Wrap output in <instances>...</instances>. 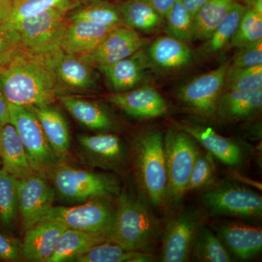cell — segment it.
Returning a JSON list of instances; mask_svg holds the SVG:
<instances>
[{"label":"cell","instance_id":"cell-38","mask_svg":"<svg viewBox=\"0 0 262 262\" xmlns=\"http://www.w3.org/2000/svg\"><path fill=\"white\" fill-rule=\"evenodd\" d=\"M60 7H69L74 9V0H13L7 22L16 21Z\"/></svg>","mask_w":262,"mask_h":262},{"label":"cell","instance_id":"cell-25","mask_svg":"<svg viewBox=\"0 0 262 262\" xmlns=\"http://www.w3.org/2000/svg\"><path fill=\"white\" fill-rule=\"evenodd\" d=\"M262 106V90L256 91H224L216 112L226 120H244L253 117Z\"/></svg>","mask_w":262,"mask_h":262},{"label":"cell","instance_id":"cell-34","mask_svg":"<svg viewBox=\"0 0 262 262\" xmlns=\"http://www.w3.org/2000/svg\"><path fill=\"white\" fill-rule=\"evenodd\" d=\"M246 8L247 7L242 3L237 1L234 2L228 14L208 39L206 46L207 51L215 53L223 49L230 42Z\"/></svg>","mask_w":262,"mask_h":262},{"label":"cell","instance_id":"cell-17","mask_svg":"<svg viewBox=\"0 0 262 262\" xmlns=\"http://www.w3.org/2000/svg\"><path fill=\"white\" fill-rule=\"evenodd\" d=\"M116 27H118L88 20H67L60 48L68 54L83 56L94 51L103 38Z\"/></svg>","mask_w":262,"mask_h":262},{"label":"cell","instance_id":"cell-2","mask_svg":"<svg viewBox=\"0 0 262 262\" xmlns=\"http://www.w3.org/2000/svg\"><path fill=\"white\" fill-rule=\"evenodd\" d=\"M158 237V225L147 203L134 193L120 192L108 241L127 251L149 253Z\"/></svg>","mask_w":262,"mask_h":262},{"label":"cell","instance_id":"cell-7","mask_svg":"<svg viewBox=\"0 0 262 262\" xmlns=\"http://www.w3.org/2000/svg\"><path fill=\"white\" fill-rule=\"evenodd\" d=\"M10 123L15 127L33 171L46 179L60 158L50 145L37 117L30 108L9 103Z\"/></svg>","mask_w":262,"mask_h":262},{"label":"cell","instance_id":"cell-21","mask_svg":"<svg viewBox=\"0 0 262 262\" xmlns=\"http://www.w3.org/2000/svg\"><path fill=\"white\" fill-rule=\"evenodd\" d=\"M179 128L192 136L209 154L226 165L236 167L243 161L241 147L234 141L217 134L211 127L184 124L179 125Z\"/></svg>","mask_w":262,"mask_h":262},{"label":"cell","instance_id":"cell-49","mask_svg":"<svg viewBox=\"0 0 262 262\" xmlns=\"http://www.w3.org/2000/svg\"><path fill=\"white\" fill-rule=\"evenodd\" d=\"M88 1H89V0H74L75 8L76 7L79 6V5L82 4V3H85V2ZM107 1L113 2V3H122V2L125 1V0H107Z\"/></svg>","mask_w":262,"mask_h":262},{"label":"cell","instance_id":"cell-3","mask_svg":"<svg viewBox=\"0 0 262 262\" xmlns=\"http://www.w3.org/2000/svg\"><path fill=\"white\" fill-rule=\"evenodd\" d=\"M47 178L56 194L71 203L112 198L120 192L118 180L112 174L95 173L66 164H57Z\"/></svg>","mask_w":262,"mask_h":262},{"label":"cell","instance_id":"cell-28","mask_svg":"<svg viewBox=\"0 0 262 262\" xmlns=\"http://www.w3.org/2000/svg\"><path fill=\"white\" fill-rule=\"evenodd\" d=\"M125 27L149 33L161 27L164 18L146 0H125L117 3Z\"/></svg>","mask_w":262,"mask_h":262},{"label":"cell","instance_id":"cell-39","mask_svg":"<svg viewBox=\"0 0 262 262\" xmlns=\"http://www.w3.org/2000/svg\"><path fill=\"white\" fill-rule=\"evenodd\" d=\"M215 174L213 156L199 151L188 182L187 192L209 187L214 181Z\"/></svg>","mask_w":262,"mask_h":262},{"label":"cell","instance_id":"cell-44","mask_svg":"<svg viewBox=\"0 0 262 262\" xmlns=\"http://www.w3.org/2000/svg\"><path fill=\"white\" fill-rule=\"evenodd\" d=\"M154 7L155 10L165 18L167 12L171 8L176 0H146Z\"/></svg>","mask_w":262,"mask_h":262},{"label":"cell","instance_id":"cell-15","mask_svg":"<svg viewBox=\"0 0 262 262\" xmlns=\"http://www.w3.org/2000/svg\"><path fill=\"white\" fill-rule=\"evenodd\" d=\"M108 101L129 116L150 119L163 116L168 112L166 101L153 88L142 86L122 93H114Z\"/></svg>","mask_w":262,"mask_h":262},{"label":"cell","instance_id":"cell-8","mask_svg":"<svg viewBox=\"0 0 262 262\" xmlns=\"http://www.w3.org/2000/svg\"><path fill=\"white\" fill-rule=\"evenodd\" d=\"M110 199L92 200L75 206H53L42 221H56L67 228L103 234L108 237L115 209L108 202Z\"/></svg>","mask_w":262,"mask_h":262},{"label":"cell","instance_id":"cell-14","mask_svg":"<svg viewBox=\"0 0 262 262\" xmlns=\"http://www.w3.org/2000/svg\"><path fill=\"white\" fill-rule=\"evenodd\" d=\"M78 143L87 159L96 166L118 170L126 165V149L115 134H82L78 136Z\"/></svg>","mask_w":262,"mask_h":262},{"label":"cell","instance_id":"cell-4","mask_svg":"<svg viewBox=\"0 0 262 262\" xmlns=\"http://www.w3.org/2000/svg\"><path fill=\"white\" fill-rule=\"evenodd\" d=\"M136 177L144 194L155 206L167 200L168 177L164 136L161 131H148L134 142Z\"/></svg>","mask_w":262,"mask_h":262},{"label":"cell","instance_id":"cell-13","mask_svg":"<svg viewBox=\"0 0 262 262\" xmlns=\"http://www.w3.org/2000/svg\"><path fill=\"white\" fill-rule=\"evenodd\" d=\"M146 42L138 32L121 26L108 33L94 51L78 57L84 63L99 70L142 49Z\"/></svg>","mask_w":262,"mask_h":262},{"label":"cell","instance_id":"cell-35","mask_svg":"<svg viewBox=\"0 0 262 262\" xmlns=\"http://www.w3.org/2000/svg\"><path fill=\"white\" fill-rule=\"evenodd\" d=\"M164 20L170 36L184 42L192 40L193 17L186 9L182 0L174 2Z\"/></svg>","mask_w":262,"mask_h":262},{"label":"cell","instance_id":"cell-47","mask_svg":"<svg viewBox=\"0 0 262 262\" xmlns=\"http://www.w3.org/2000/svg\"><path fill=\"white\" fill-rule=\"evenodd\" d=\"M10 13L9 10L5 9L3 7L0 6V23L6 22L9 18Z\"/></svg>","mask_w":262,"mask_h":262},{"label":"cell","instance_id":"cell-36","mask_svg":"<svg viewBox=\"0 0 262 262\" xmlns=\"http://www.w3.org/2000/svg\"><path fill=\"white\" fill-rule=\"evenodd\" d=\"M225 91H256L262 90V65L233 68L229 65Z\"/></svg>","mask_w":262,"mask_h":262},{"label":"cell","instance_id":"cell-16","mask_svg":"<svg viewBox=\"0 0 262 262\" xmlns=\"http://www.w3.org/2000/svg\"><path fill=\"white\" fill-rule=\"evenodd\" d=\"M67 227L61 222L44 220L25 231L21 246L23 259L48 262Z\"/></svg>","mask_w":262,"mask_h":262},{"label":"cell","instance_id":"cell-27","mask_svg":"<svg viewBox=\"0 0 262 262\" xmlns=\"http://www.w3.org/2000/svg\"><path fill=\"white\" fill-rule=\"evenodd\" d=\"M149 59L155 65L165 70H174L187 65L192 55L185 42L169 36L158 38L150 46Z\"/></svg>","mask_w":262,"mask_h":262},{"label":"cell","instance_id":"cell-45","mask_svg":"<svg viewBox=\"0 0 262 262\" xmlns=\"http://www.w3.org/2000/svg\"><path fill=\"white\" fill-rule=\"evenodd\" d=\"M209 0H182L183 5L185 7L186 9L192 15L193 18L202 7Z\"/></svg>","mask_w":262,"mask_h":262},{"label":"cell","instance_id":"cell-33","mask_svg":"<svg viewBox=\"0 0 262 262\" xmlns=\"http://www.w3.org/2000/svg\"><path fill=\"white\" fill-rule=\"evenodd\" d=\"M191 256L196 261L202 262L232 261L228 250L220 237L206 227H201L196 233Z\"/></svg>","mask_w":262,"mask_h":262},{"label":"cell","instance_id":"cell-46","mask_svg":"<svg viewBox=\"0 0 262 262\" xmlns=\"http://www.w3.org/2000/svg\"><path fill=\"white\" fill-rule=\"evenodd\" d=\"M246 5L247 8L256 10L258 13H262V0H236Z\"/></svg>","mask_w":262,"mask_h":262},{"label":"cell","instance_id":"cell-42","mask_svg":"<svg viewBox=\"0 0 262 262\" xmlns=\"http://www.w3.org/2000/svg\"><path fill=\"white\" fill-rule=\"evenodd\" d=\"M22 259L20 243L10 236L0 233V260L20 261Z\"/></svg>","mask_w":262,"mask_h":262},{"label":"cell","instance_id":"cell-26","mask_svg":"<svg viewBox=\"0 0 262 262\" xmlns=\"http://www.w3.org/2000/svg\"><path fill=\"white\" fill-rule=\"evenodd\" d=\"M106 241H110L103 234L67 228L48 262L73 261L75 258Z\"/></svg>","mask_w":262,"mask_h":262},{"label":"cell","instance_id":"cell-12","mask_svg":"<svg viewBox=\"0 0 262 262\" xmlns=\"http://www.w3.org/2000/svg\"><path fill=\"white\" fill-rule=\"evenodd\" d=\"M201 215L198 212L184 211L169 222L163 235L161 261H189L193 244L202 227Z\"/></svg>","mask_w":262,"mask_h":262},{"label":"cell","instance_id":"cell-41","mask_svg":"<svg viewBox=\"0 0 262 262\" xmlns=\"http://www.w3.org/2000/svg\"><path fill=\"white\" fill-rule=\"evenodd\" d=\"M237 49L231 67L246 68L262 65V39Z\"/></svg>","mask_w":262,"mask_h":262},{"label":"cell","instance_id":"cell-23","mask_svg":"<svg viewBox=\"0 0 262 262\" xmlns=\"http://www.w3.org/2000/svg\"><path fill=\"white\" fill-rule=\"evenodd\" d=\"M58 99L63 107L83 126L98 131L113 128L114 120L111 114L100 103L65 94Z\"/></svg>","mask_w":262,"mask_h":262},{"label":"cell","instance_id":"cell-1","mask_svg":"<svg viewBox=\"0 0 262 262\" xmlns=\"http://www.w3.org/2000/svg\"><path fill=\"white\" fill-rule=\"evenodd\" d=\"M0 89L8 102L27 108L53 104L65 90L48 56L25 51L0 68Z\"/></svg>","mask_w":262,"mask_h":262},{"label":"cell","instance_id":"cell-24","mask_svg":"<svg viewBox=\"0 0 262 262\" xmlns=\"http://www.w3.org/2000/svg\"><path fill=\"white\" fill-rule=\"evenodd\" d=\"M34 113L57 156L61 159L70 149V134L68 124L63 115L51 105L29 108Z\"/></svg>","mask_w":262,"mask_h":262},{"label":"cell","instance_id":"cell-22","mask_svg":"<svg viewBox=\"0 0 262 262\" xmlns=\"http://www.w3.org/2000/svg\"><path fill=\"white\" fill-rule=\"evenodd\" d=\"M1 168L20 179L34 173L22 141L10 122L0 127Z\"/></svg>","mask_w":262,"mask_h":262},{"label":"cell","instance_id":"cell-5","mask_svg":"<svg viewBox=\"0 0 262 262\" xmlns=\"http://www.w3.org/2000/svg\"><path fill=\"white\" fill-rule=\"evenodd\" d=\"M71 10L69 7H60L8 23L18 34L24 51L48 56L60 49Z\"/></svg>","mask_w":262,"mask_h":262},{"label":"cell","instance_id":"cell-43","mask_svg":"<svg viewBox=\"0 0 262 262\" xmlns=\"http://www.w3.org/2000/svg\"><path fill=\"white\" fill-rule=\"evenodd\" d=\"M10 122L9 102L0 89V127Z\"/></svg>","mask_w":262,"mask_h":262},{"label":"cell","instance_id":"cell-11","mask_svg":"<svg viewBox=\"0 0 262 262\" xmlns=\"http://www.w3.org/2000/svg\"><path fill=\"white\" fill-rule=\"evenodd\" d=\"M55 196L54 189L39 174L18 179V212L24 232L43 220L54 206Z\"/></svg>","mask_w":262,"mask_h":262},{"label":"cell","instance_id":"cell-6","mask_svg":"<svg viewBox=\"0 0 262 262\" xmlns=\"http://www.w3.org/2000/svg\"><path fill=\"white\" fill-rule=\"evenodd\" d=\"M168 190L166 202L177 204L187 192L188 182L199 149L195 141L180 128H171L164 137Z\"/></svg>","mask_w":262,"mask_h":262},{"label":"cell","instance_id":"cell-19","mask_svg":"<svg viewBox=\"0 0 262 262\" xmlns=\"http://www.w3.org/2000/svg\"><path fill=\"white\" fill-rule=\"evenodd\" d=\"M149 57L142 49L120 61L100 69L114 93L136 89L145 75Z\"/></svg>","mask_w":262,"mask_h":262},{"label":"cell","instance_id":"cell-20","mask_svg":"<svg viewBox=\"0 0 262 262\" xmlns=\"http://www.w3.org/2000/svg\"><path fill=\"white\" fill-rule=\"evenodd\" d=\"M219 237L227 250L241 260L256 256L262 249L261 229L242 223H227L218 228Z\"/></svg>","mask_w":262,"mask_h":262},{"label":"cell","instance_id":"cell-18","mask_svg":"<svg viewBox=\"0 0 262 262\" xmlns=\"http://www.w3.org/2000/svg\"><path fill=\"white\" fill-rule=\"evenodd\" d=\"M58 80L64 89L90 91L96 86L94 67L84 63L78 56L68 54L61 48L48 55Z\"/></svg>","mask_w":262,"mask_h":262},{"label":"cell","instance_id":"cell-48","mask_svg":"<svg viewBox=\"0 0 262 262\" xmlns=\"http://www.w3.org/2000/svg\"><path fill=\"white\" fill-rule=\"evenodd\" d=\"M12 4H13V0H0V6L3 7L5 9L9 10H11Z\"/></svg>","mask_w":262,"mask_h":262},{"label":"cell","instance_id":"cell-40","mask_svg":"<svg viewBox=\"0 0 262 262\" xmlns=\"http://www.w3.org/2000/svg\"><path fill=\"white\" fill-rule=\"evenodd\" d=\"M23 51L15 29L7 21L0 23V68Z\"/></svg>","mask_w":262,"mask_h":262},{"label":"cell","instance_id":"cell-32","mask_svg":"<svg viewBox=\"0 0 262 262\" xmlns=\"http://www.w3.org/2000/svg\"><path fill=\"white\" fill-rule=\"evenodd\" d=\"M18 179L0 168V227L11 230L19 216Z\"/></svg>","mask_w":262,"mask_h":262},{"label":"cell","instance_id":"cell-10","mask_svg":"<svg viewBox=\"0 0 262 262\" xmlns=\"http://www.w3.org/2000/svg\"><path fill=\"white\" fill-rule=\"evenodd\" d=\"M229 68V63H225L193 79L179 89V99L196 115L211 117L216 113L219 101L225 91Z\"/></svg>","mask_w":262,"mask_h":262},{"label":"cell","instance_id":"cell-37","mask_svg":"<svg viewBox=\"0 0 262 262\" xmlns=\"http://www.w3.org/2000/svg\"><path fill=\"white\" fill-rule=\"evenodd\" d=\"M262 39V13L246 8L237 30L231 39L233 47L238 48Z\"/></svg>","mask_w":262,"mask_h":262},{"label":"cell","instance_id":"cell-9","mask_svg":"<svg viewBox=\"0 0 262 262\" xmlns=\"http://www.w3.org/2000/svg\"><path fill=\"white\" fill-rule=\"evenodd\" d=\"M203 201L212 215L248 219L261 216V196L242 186L222 184L206 191Z\"/></svg>","mask_w":262,"mask_h":262},{"label":"cell","instance_id":"cell-31","mask_svg":"<svg viewBox=\"0 0 262 262\" xmlns=\"http://www.w3.org/2000/svg\"><path fill=\"white\" fill-rule=\"evenodd\" d=\"M154 261L150 253L127 251L118 244L106 241L75 258V262H149Z\"/></svg>","mask_w":262,"mask_h":262},{"label":"cell","instance_id":"cell-29","mask_svg":"<svg viewBox=\"0 0 262 262\" xmlns=\"http://www.w3.org/2000/svg\"><path fill=\"white\" fill-rule=\"evenodd\" d=\"M236 0H209L193 18V39L208 40Z\"/></svg>","mask_w":262,"mask_h":262},{"label":"cell","instance_id":"cell-50","mask_svg":"<svg viewBox=\"0 0 262 262\" xmlns=\"http://www.w3.org/2000/svg\"><path fill=\"white\" fill-rule=\"evenodd\" d=\"M0 168H1V162H0Z\"/></svg>","mask_w":262,"mask_h":262},{"label":"cell","instance_id":"cell-30","mask_svg":"<svg viewBox=\"0 0 262 262\" xmlns=\"http://www.w3.org/2000/svg\"><path fill=\"white\" fill-rule=\"evenodd\" d=\"M77 20L112 27L124 26L118 4L107 0H89L76 7L67 15V20Z\"/></svg>","mask_w":262,"mask_h":262}]
</instances>
